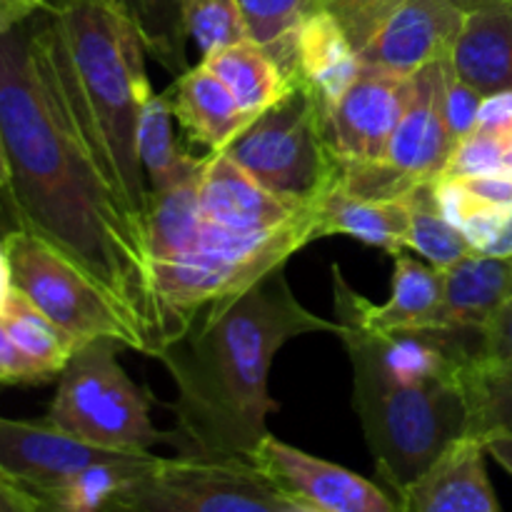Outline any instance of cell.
I'll list each match as a JSON object with an SVG mask.
<instances>
[{"label": "cell", "instance_id": "obj_9", "mask_svg": "<svg viewBox=\"0 0 512 512\" xmlns=\"http://www.w3.org/2000/svg\"><path fill=\"white\" fill-rule=\"evenodd\" d=\"M250 463L293 503L310 512H400L398 498L363 475L265 435Z\"/></svg>", "mask_w": 512, "mask_h": 512}, {"label": "cell", "instance_id": "obj_21", "mask_svg": "<svg viewBox=\"0 0 512 512\" xmlns=\"http://www.w3.org/2000/svg\"><path fill=\"white\" fill-rule=\"evenodd\" d=\"M200 63L218 75L248 118H258L290 88V80L280 70L278 60L263 45L248 38L205 55Z\"/></svg>", "mask_w": 512, "mask_h": 512}, {"label": "cell", "instance_id": "obj_3", "mask_svg": "<svg viewBox=\"0 0 512 512\" xmlns=\"http://www.w3.org/2000/svg\"><path fill=\"white\" fill-rule=\"evenodd\" d=\"M35 20L95 165L148 243L150 183L138 125L155 93L140 28L118 0H53Z\"/></svg>", "mask_w": 512, "mask_h": 512}, {"label": "cell", "instance_id": "obj_23", "mask_svg": "<svg viewBox=\"0 0 512 512\" xmlns=\"http://www.w3.org/2000/svg\"><path fill=\"white\" fill-rule=\"evenodd\" d=\"M440 300H443V270L400 253L395 255L388 303H368V318L370 323L385 330H425L430 328Z\"/></svg>", "mask_w": 512, "mask_h": 512}, {"label": "cell", "instance_id": "obj_45", "mask_svg": "<svg viewBox=\"0 0 512 512\" xmlns=\"http://www.w3.org/2000/svg\"><path fill=\"white\" fill-rule=\"evenodd\" d=\"M483 255H490V258H512V208L508 213V220H505L503 230H500V235Z\"/></svg>", "mask_w": 512, "mask_h": 512}, {"label": "cell", "instance_id": "obj_29", "mask_svg": "<svg viewBox=\"0 0 512 512\" xmlns=\"http://www.w3.org/2000/svg\"><path fill=\"white\" fill-rule=\"evenodd\" d=\"M53 3V0H50ZM140 28L148 55L175 73L188 70L185 63V3L188 0H118Z\"/></svg>", "mask_w": 512, "mask_h": 512}, {"label": "cell", "instance_id": "obj_35", "mask_svg": "<svg viewBox=\"0 0 512 512\" xmlns=\"http://www.w3.org/2000/svg\"><path fill=\"white\" fill-rule=\"evenodd\" d=\"M433 198L440 215L458 230H463L465 220L480 208V200L470 193L468 185L460 178H448V175H438L433 180Z\"/></svg>", "mask_w": 512, "mask_h": 512}, {"label": "cell", "instance_id": "obj_39", "mask_svg": "<svg viewBox=\"0 0 512 512\" xmlns=\"http://www.w3.org/2000/svg\"><path fill=\"white\" fill-rule=\"evenodd\" d=\"M485 133H495L500 138H512V90H500V93L485 95L480 103L478 128Z\"/></svg>", "mask_w": 512, "mask_h": 512}, {"label": "cell", "instance_id": "obj_34", "mask_svg": "<svg viewBox=\"0 0 512 512\" xmlns=\"http://www.w3.org/2000/svg\"><path fill=\"white\" fill-rule=\"evenodd\" d=\"M483 98L485 95L480 90H475L473 85L450 73L448 90H445V120H448L450 138H453L455 145L478 128V113Z\"/></svg>", "mask_w": 512, "mask_h": 512}, {"label": "cell", "instance_id": "obj_33", "mask_svg": "<svg viewBox=\"0 0 512 512\" xmlns=\"http://www.w3.org/2000/svg\"><path fill=\"white\" fill-rule=\"evenodd\" d=\"M400 3L403 0H323V8L333 13L360 53Z\"/></svg>", "mask_w": 512, "mask_h": 512}, {"label": "cell", "instance_id": "obj_30", "mask_svg": "<svg viewBox=\"0 0 512 512\" xmlns=\"http://www.w3.org/2000/svg\"><path fill=\"white\" fill-rule=\"evenodd\" d=\"M185 30L200 55H210L245 40L238 0H188L185 3Z\"/></svg>", "mask_w": 512, "mask_h": 512}, {"label": "cell", "instance_id": "obj_6", "mask_svg": "<svg viewBox=\"0 0 512 512\" xmlns=\"http://www.w3.org/2000/svg\"><path fill=\"white\" fill-rule=\"evenodd\" d=\"M120 343L95 338L80 345L58 375V390L48 418L65 433L120 453H150L158 443H173L150 420V398L118 363Z\"/></svg>", "mask_w": 512, "mask_h": 512}, {"label": "cell", "instance_id": "obj_41", "mask_svg": "<svg viewBox=\"0 0 512 512\" xmlns=\"http://www.w3.org/2000/svg\"><path fill=\"white\" fill-rule=\"evenodd\" d=\"M0 512H48L43 500L0 473Z\"/></svg>", "mask_w": 512, "mask_h": 512}, {"label": "cell", "instance_id": "obj_8", "mask_svg": "<svg viewBox=\"0 0 512 512\" xmlns=\"http://www.w3.org/2000/svg\"><path fill=\"white\" fill-rule=\"evenodd\" d=\"M130 512H310L248 460L155 458L113 498Z\"/></svg>", "mask_w": 512, "mask_h": 512}, {"label": "cell", "instance_id": "obj_14", "mask_svg": "<svg viewBox=\"0 0 512 512\" xmlns=\"http://www.w3.org/2000/svg\"><path fill=\"white\" fill-rule=\"evenodd\" d=\"M195 205L203 220L238 233L275 230L308 208H315L278 198L225 153H210L203 158V168L195 180Z\"/></svg>", "mask_w": 512, "mask_h": 512}, {"label": "cell", "instance_id": "obj_37", "mask_svg": "<svg viewBox=\"0 0 512 512\" xmlns=\"http://www.w3.org/2000/svg\"><path fill=\"white\" fill-rule=\"evenodd\" d=\"M508 213L510 208L480 203V208L465 220L463 235L470 243V248H473V253L483 255L485 250L495 243V238H498L500 230H503L505 220H508Z\"/></svg>", "mask_w": 512, "mask_h": 512}, {"label": "cell", "instance_id": "obj_25", "mask_svg": "<svg viewBox=\"0 0 512 512\" xmlns=\"http://www.w3.org/2000/svg\"><path fill=\"white\" fill-rule=\"evenodd\" d=\"M323 0H238L245 38L263 45L285 78L295 80V33Z\"/></svg>", "mask_w": 512, "mask_h": 512}, {"label": "cell", "instance_id": "obj_38", "mask_svg": "<svg viewBox=\"0 0 512 512\" xmlns=\"http://www.w3.org/2000/svg\"><path fill=\"white\" fill-rule=\"evenodd\" d=\"M480 358L512 363V298L480 330Z\"/></svg>", "mask_w": 512, "mask_h": 512}, {"label": "cell", "instance_id": "obj_43", "mask_svg": "<svg viewBox=\"0 0 512 512\" xmlns=\"http://www.w3.org/2000/svg\"><path fill=\"white\" fill-rule=\"evenodd\" d=\"M483 448L485 455H490L505 473L512 475V433L490 435L488 440H483Z\"/></svg>", "mask_w": 512, "mask_h": 512}, {"label": "cell", "instance_id": "obj_13", "mask_svg": "<svg viewBox=\"0 0 512 512\" xmlns=\"http://www.w3.org/2000/svg\"><path fill=\"white\" fill-rule=\"evenodd\" d=\"M453 73L450 58L410 75L408 103L388 145V163L420 183L438 178L455 143L445 120V90Z\"/></svg>", "mask_w": 512, "mask_h": 512}, {"label": "cell", "instance_id": "obj_5", "mask_svg": "<svg viewBox=\"0 0 512 512\" xmlns=\"http://www.w3.org/2000/svg\"><path fill=\"white\" fill-rule=\"evenodd\" d=\"M223 153L270 193L295 205H318L338 185L340 158L330 148L323 108L300 80L250 120Z\"/></svg>", "mask_w": 512, "mask_h": 512}, {"label": "cell", "instance_id": "obj_12", "mask_svg": "<svg viewBox=\"0 0 512 512\" xmlns=\"http://www.w3.org/2000/svg\"><path fill=\"white\" fill-rule=\"evenodd\" d=\"M463 20L465 13L450 0H403L360 50V60L410 78L450 58Z\"/></svg>", "mask_w": 512, "mask_h": 512}, {"label": "cell", "instance_id": "obj_2", "mask_svg": "<svg viewBox=\"0 0 512 512\" xmlns=\"http://www.w3.org/2000/svg\"><path fill=\"white\" fill-rule=\"evenodd\" d=\"M338 335V323L310 313L290 288L285 265L240 295L210 305L180 338L158 350L175 385L173 445L180 455L248 460L268 433L273 358L288 340Z\"/></svg>", "mask_w": 512, "mask_h": 512}, {"label": "cell", "instance_id": "obj_10", "mask_svg": "<svg viewBox=\"0 0 512 512\" xmlns=\"http://www.w3.org/2000/svg\"><path fill=\"white\" fill-rule=\"evenodd\" d=\"M128 455L138 453L98 448L65 433L50 420L30 423L0 418V473L35 495L60 488L93 465Z\"/></svg>", "mask_w": 512, "mask_h": 512}, {"label": "cell", "instance_id": "obj_26", "mask_svg": "<svg viewBox=\"0 0 512 512\" xmlns=\"http://www.w3.org/2000/svg\"><path fill=\"white\" fill-rule=\"evenodd\" d=\"M158 455L138 453L128 458L108 460L93 468L83 470L75 478L50 493L38 495L48 512H100L113 503L115 495L135 478L143 473Z\"/></svg>", "mask_w": 512, "mask_h": 512}, {"label": "cell", "instance_id": "obj_31", "mask_svg": "<svg viewBox=\"0 0 512 512\" xmlns=\"http://www.w3.org/2000/svg\"><path fill=\"white\" fill-rule=\"evenodd\" d=\"M420 180L388 160H340L338 188L363 200H405Z\"/></svg>", "mask_w": 512, "mask_h": 512}, {"label": "cell", "instance_id": "obj_40", "mask_svg": "<svg viewBox=\"0 0 512 512\" xmlns=\"http://www.w3.org/2000/svg\"><path fill=\"white\" fill-rule=\"evenodd\" d=\"M470 193L488 205H500V208H512V173L500 170L493 175H478V178H463Z\"/></svg>", "mask_w": 512, "mask_h": 512}, {"label": "cell", "instance_id": "obj_15", "mask_svg": "<svg viewBox=\"0 0 512 512\" xmlns=\"http://www.w3.org/2000/svg\"><path fill=\"white\" fill-rule=\"evenodd\" d=\"M400 512H500L485 470V448L475 438H460L438 463L398 495Z\"/></svg>", "mask_w": 512, "mask_h": 512}, {"label": "cell", "instance_id": "obj_24", "mask_svg": "<svg viewBox=\"0 0 512 512\" xmlns=\"http://www.w3.org/2000/svg\"><path fill=\"white\" fill-rule=\"evenodd\" d=\"M468 408V438L488 440L490 435L512 433V363L470 358L458 370Z\"/></svg>", "mask_w": 512, "mask_h": 512}, {"label": "cell", "instance_id": "obj_32", "mask_svg": "<svg viewBox=\"0 0 512 512\" xmlns=\"http://www.w3.org/2000/svg\"><path fill=\"white\" fill-rule=\"evenodd\" d=\"M505 143L495 133L473 130L468 138L460 140L450 153L448 165L440 175L448 178H478V175H493L505 170Z\"/></svg>", "mask_w": 512, "mask_h": 512}, {"label": "cell", "instance_id": "obj_1", "mask_svg": "<svg viewBox=\"0 0 512 512\" xmlns=\"http://www.w3.org/2000/svg\"><path fill=\"white\" fill-rule=\"evenodd\" d=\"M0 133L15 228L80 265L155 358L160 315L148 243L95 165L35 18L0 33Z\"/></svg>", "mask_w": 512, "mask_h": 512}, {"label": "cell", "instance_id": "obj_22", "mask_svg": "<svg viewBox=\"0 0 512 512\" xmlns=\"http://www.w3.org/2000/svg\"><path fill=\"white\" fill-rule=\"evenodd\" d=\"M173 120L175 110L170 90L160 95L155 93L140 113L138 153L143 160L145 175H148L150 193L175 188V185L195 178L203 168V158L180 148Z\"/></svg>", "mask_w": 512, "mask_h": 512}, {"label": "cell", "instance_id": "obj_27", "mask_svg": "<svg viewBox=\"0 0 512 512\" xmlns=\"http://www.w3.org/2000/svg\"><path fill=\"white\" fill-rule=\"evenodd\" d=\"M0 320L8 328L15 345L23 350L25 358L38 365L50 380L58 378L60 370L68 365L75 350L80 348L65 330H60L50 318H45L18 290L8 300Z\"/></svg>", "mask_w": 512, "mask_h": 512}, {"label": "cell", "instance_id": "obj_20", "mask_svg": "<svg viewBox=\"0 0 512 512\" xmlns=\"http://www.w3.org/2000/svg\"><path fill=\"white\" fill-rule=\"evenodd\" d=\"M410 198V195H408ZM405 200L353 198L335 185L318 200V238L348 235L365 245L400 255L408 250L410 205Z\"/></svg>", "mask_w": 512, "mask_h": 512}, {"label": "cell", "instance_id": "obj_44", "mask_svg": "<svg viewBox=\"0 0 512 512\" xmlns=\"http://www.w3.org/2000/svg\"><path fill=\"white\" fill-rule=\"evenodd\" d=\"M15 285H13V268H10L8 250H5L3 238H0V315H3L5 305L13 298Z\"/></svg>", "mask_w": 512, "mask_h": 512}, {"label": "cell", "instance_id": "obj_16", "mask_svg": "<svg viewBox=\"0 0 512 512\" xmlns=\"http://www.w3.org/2000/svg\"><path fill=\"white\" fill-rule=\"evenodd\" d=\"M363 70V60L333 13L320 5L295 33V80L308 85L323 108L325 123L345 90Z\"/></svg>", "mask_w": 512, "mask_h": 512}, {"label": "cell", "instance_id": "obj_7", "mask_svg": "<svg viewBox=\"0 0 512 512\" xmlns=\"http://www.w3.org/2000/svg\"><path fill=\"white\" fill-rule=\"evenodd\" d=\"M13 285L78 345L113 338L145 355V343L103 288L68 255L25 228L3 233Z\"/></svg>", "mask_w": 512, "mask_h": 512}, {"label": "cell", "instance_id": "obj_4", "mask_svg": "<svg viewBox=\"0 0 512 512\" xmlns=\"http://www.w3.org/2000/svg\"><path fill=\"white\" fill-rule=\"evenodd\" d=\"M198 175L150 193L148 253L160 315V348L180 338L210 305L240 295L318 238V205L288 225L238 233L208 223L195 205Z\"/></svg>", "mask_w": 512, "mask_h": 512}, {"label": "cell", "instance_id": "obj_17", "mask_svg": "<svg viewBox=\"0 0 512 512\" xmlns=\"http://www.w3.org/2000/svg\"><path fill=\"white\" fill-rule=\"evenodd\" d=\"M512 298V260L473 253L443 270V300L430 328L483 330Z\"/></svg>", "mask_w": 512, "mask_h": 512}, {"label": "cell", "instance_id": "obj_42", "mask_svg": "<svg viewBox=\"0 0 512 512\" xmlns=\"http://www.w3.org/2000/svg\"><path fill=\"white\" fill-rule=\"evenodd\" d=\"M48 3L50 0H0V33L20 28L30 18L43 13Z\"/></svg>", "mask_w": 512, "mask_h": 512}, {"label": "cell", "instance_id": "obj_28", "mask_svg": "<svg viewBox=\"0 0 512 512\" xmlns=\"http://www.w3.org/2000/svg\"><path fill=\"white\" fill-rule=\"evenodd\" d=\"M410 230H408V248L423 255L433 268L448 270L463 258L473 255V248L465 240L463 230L453 228L448 220L440 215L438 205L433 198V180L420 183L410 193Z\"/></svg>", "mask_w": 512, "mask_h": 512}, {"label": "cell", "instance_id": "obj_18", "mask_svg": "<svg viewBox=\"0 0 512 512\" xmlns=\"http://www.w3.org/2000/svg\"><path fill=\"white\" fill-rule=\"evenodd\" d=\"M450 65L460 80L483 95L512 90V3L465 13Z\"/></svg>", "mask_w": 512, "mask_h": 512}, {"label": "cell", "instance_id": "obj_11", "mask_svg": "<svg viewBox=\"0 0 512 512\" xmlns=\"http://www.w3.org/2000/svg\"><path fill=\"white\" fill-rule=\"evenodd\" d=\"M410 78L365 65L328 115L330 148L340 160H385L408 103Z\"/></svg>", "mask_w": 512, "mask_h": 512}, {"label": "cell", "instance_id": "obj_19", "mask_svg": "<svg viewBox=\"0 0 512 512\" xmlns=\"http://www.w3.org/2000/svg\"><path fill=\"white\" fill-rule=\"evenodd\" d=\"M175 120L193 145L210 153H223L253 118L240 110L230 90L203 63L193 65L175 78L173 88Z\"/></svg>", "mask_w": 512, "mask_h": 512}, {"label": "cell", "instance_id": "obj_48", "mask_svg": "<svg viewBox=\"0 0 512 512\" xmlns=\"http://www.w3.org/2000/svg\"><path fill=\"white\" fill-rule=\"evenodd\" d=\"M100 512H130V510H125V508H120V505H115V503H110L108 508H103Z\"/></svg>", "mask_w": 512, "mask_h": 512}, {"label": "cell", "instance_id": "obj_47", "mask_svg": "<svg viewBox=\"0 0 512 512\" xmlns=\"http://www.w3.org/2000/svg\"><path fill=\"white\" fill-rule=\"evenodd\" d=\"M453 5H458L463 13H470V10L485 8V5H495V3H512V0H450Z\"/></svg>", "mask_w": 512, "mask_h": 512}, {"label": "cell", "instance_id": "obj_36", "mask_svg": "<svg viewBox=\"0 0 512 512\" xmlns=\"http://www.w3.org/2000/svg\"><path fill=\"white\" fill-rule=\"evenodd\" d=\"M48 380L38 365L25 358L0 320V385H40Z\"/></svg>", "mask_w": 512, "mask_h": 512}, {"label": "cell", "instance_id": "obj_46", "mask_svg": "<svg viewBox=\"0 0 512 512\" xmlns=\"http://www.w3.org/2000/svg\"><path fill=\"white\" fill-rule=\"evenodd\" d=\"M0 198L8 200L10 205V168H8V158H5L3 133H0Z\"/></svg>", "mask_w": 512, "mask_h": 512}]
</instances>
